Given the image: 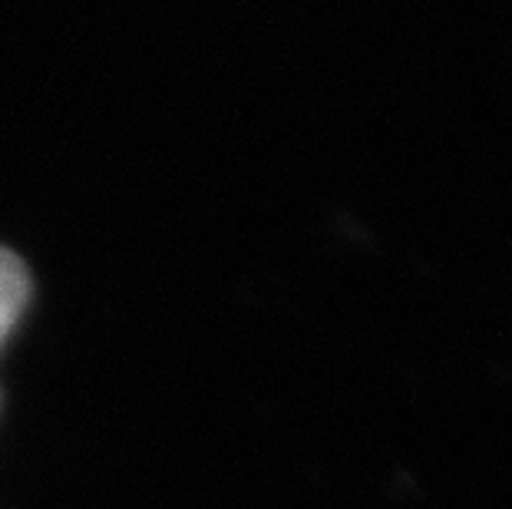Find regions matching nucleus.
Returning a JSON list of instances; mask_svg holds the SVG:
<instances>
[{
  "mask_svg": "<svg viewBox=\"0 0 512 509\" xmlns=\"http://www.w3.org/2000/svg\"><path fill=\"white\" fill-rule=\"evenodd\" d=\"M27 298H30V275L24 262L14 252L0 248V344L17 328L20 314L27 308Z\"/></svg>",
  "mask_w": 512,
  "mask_h": 509,
  "instance_id": "f257e3e1",
  "label": "nucleus"
}]
</instances>
